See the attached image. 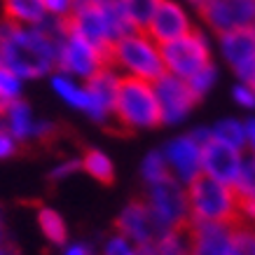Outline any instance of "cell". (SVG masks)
<instances>
[{
	"mask_svg": "<svg viewBox=\"0 0 255 255\" xmlns=\"http://www.w3.org/2000/svg\"><path fill=\"white\" fill-rule=\"evenodd\" d=\"M59 40L40 26L0 21V66L19 78H40L56 66Z\"/></svg>",
	"mask_w": 255,
	"mask_h": 255,
	"instance_id": "obj_1",
	"label": "cell"
},
{
	"mask_svg": "<svg viewBox=\"0 0 255 255\" xmlns=\"http://www.w3.org/2000/svg\"><path fill=\"white\" fill-rule=\"evenodd\" d=\"M106 61L117 73H124V78H136L152 85L166 73L159 45L140 31L127 33L124 38L113 42Z\"/></svg>",
	"mask_w": 255,
	"mask_h": 255,
	"instance_id": "obj_2",
	"label": "cell"
},
{
	"mask_svg": "<svg viewBox=\"0 0 255 255\" xmlns=\"http://www.w3.org/2000/svg\"><path fill=\"white\" fill-rule=\"evenodd\" d=\"M113 117L124 131H140L162 124L155 85L136 78H122L117 87Z\"/></svg>",
	"mask_w": 255,
	"mask_h": 255,
	"instance_id": "obj_3",
	"label": "cell"
},
{
	"mask_svg": "<svg viewBox=\"0 0 255 255\" xmlns=\"http://www.w3.org/2000/svg\"><path fill=\"white\" fill-rule=\"evenodd\" d=\"M190 223H223L234 225L239 218V197L232 185L218 183L209 176H199L187 185Z\"/></svg>",
	"mask_w": 255,
	"mask_h": 255,
	"instance_id": "obj_4",
	"label": "cell"
},
{
	"mask_svg": "<svg viewBox=\"0 0 255 255\" xmlns=\"http://www.w3.org/2000/svg\"><path fill=\"white\" fill-rule=\"evenodd\" d=\"M145 206L152 213L157 227L162 232L169 230H185L190 223V204H187V187L169 178L164 183L147 187Z\"/></svg>",
	"mask_w": 255,
	"mask_h": 255,
	"instance_id": "obj_5",
	"label": "cell"
},
{
	"mask_svg": "<svg viewBox=\"0 0 255 255\" xmlns=\"http://www.w3.org/2000/svg\"><path fill=\"white\" fill-rule=\"evenodd\" d=\"M159 52L166 73L180 80H190L211 63L209 42L199 31H190L171 42H164L159 45Z\"/></svg>",
	"mask_w": 255,
	"mask_h": 255,
	"instance_id": "obj_6",
	"label": "cell"
},
{
	"mask_svg": "<svg viewBox=\"0 0 255 255\" xmlns=\"http://www.w3.org/2000/svg\"><path fill=\"white\" fill-rule=\"evenodd\" d=\"M56 66L61 68L63 75H78V78L89 80L96 70L108 66V61H106V54L96 49L92 42H87L75 33H66L63 42L59 45Z\"/></svg>",
	"mask_w": 255,
	"mask_h": 255,
	"instance_id": "obj_7",
	"label": "cell"
},
{
	"mask_svg": "<svg viewBox=\"0 0 255 255\" xmlns=\"http://www.w3.org/2000/svg\"><path fill=\"white\" fill-rule=\"evenodd\" d=\"M155 94L164 124L183 122L190 115V110L194 108V103L199 101V96L190 89L187 80H180L176 75H169V73H164L155 82Z\"/></svg>",
	"mask_w": 255,
	"mask_h": 255,
	"instance_id": "obj_8",
	"label": "cell"
},
{
	"mask_svg": "<svg viewBox=\"0 0 255 255\" xmlns=\"http://www.w3.org/2000/svg\"><path fill=\"white\" fill-rule=\"evenodd\" d=\"M201 145L204 143L194 138V133H187L169 140L162 150L171 178L178 180L180 185L187 187L201 176Z\"/></svg>",
	"mask_w": 255,
	"mask_h": 255,
	"instance_id": "obj_9",
	"label": "cell"
},
{
	"mask_svg": "<svg viewBox=\"0 0 255 255\" xmlns=\"http://www.w3.org/2000/svg\"><path fill=\"white\" fill-rule=\"evenodd\" d=\"M241 159H244L241 150L209 138L201 145V176H209L225 185H234L237 173L241 169Z\"/></svg>",
	"mask_w": 255,
	"mask_h": 255,
	"instance_id": "obj_10",
	"label": "cell"
},
{
	"mask_svg": "<svg viewBox=\"0 0 255 255\" xmlns=\"http://www.w3.org/2000/svg\"><path fill=\"white\" fill-rule=\"evenodd\" d=\"M220 47L227 63L244 80V85H253L255 80V33L253 31H230L220 35Z\"/></svg>",
	"mask_w": 255,
	"mask_h": 255,
	"instance_id": "obj_11",
	"label": "cell"
},
{
	"mask_svg": "<svg viewBox=\"0 0 255 255\" xmlns=\"http://www.w3.org/2000/svg\"><path fill=\"white\" fill-rule=\"evenodd\" d=\"M117 232L124 234L127 239H131L133 244H138L140 248H147L155 244L162 230L157 227L145 201H131V204L124 206L120 218H117Z\"/></svg>",
	"mask_w": 255,
	"mask_h": 255,
	"instance_id": "obj_12",
	"label": "cell"
},
{
	"mask_svg": "<svg viewBox=\"0 0 255 255\" xmlns=\"http://www.w3.org/2000/svg\"><path fill=\"white\" fill-rule=\"evenodd\" d=\"M234 225L197 223L190 230V255H232Z\"/></svg>",
	"mask_w": 255,
	"mask_h": 255,
	"instance_id": "obj_13",
	"label": "cell"
},
{
	"mask_svg": "<svg viewBox=\"0 0 255 255\" xmlns=\"http://www.w3.org/2000/svg\"><path fill=\"white\" fill-rule=\"evenodd\" d=\"M192 31L190 26V19H187L185 9L180 7L173 0H162V5L157 7L152 21L147 23L145 33L155 40L157 45H164V42H171V40L180 38L185 33Z\"/></svg>",
	"mask_w": 255,
	"mask_h": 255,
	"instance_id": "obj_14",
	"label": "cell"
},
{
	"mask_svg": "<svg viewBox=\"0 0 255 255\" xmlns=\"http://www.w3.org/2000/svg\"><path fill=\"white\" fill-rule=\"evenodd\" d=\"M0 117H2V127L14 136L16 143H28V140H38V127L40 122L33 117L28 103L23 101H12L7 106L0 108Z\"/></svg>",
	"mask_w": 255,
	"mask_h": 255,
	"instance_id": "obj_15",
	"label": "cell"
},
{
	"mask_svg": "<svg viewBox=\"0 0 255 255\" xmlns=\"http://www.w3.org/2000/svg\"><path fill=\"white\" fill-rule=\"evenodd\" d=\"M5 21L16 26H40L47 19L45 0H5Z\"/></svg>",
	"mask_w": 255,
	"mask_h": 255,
	"instance_id": "obj_16",
	"label": "cell"
},
{
	"mask_svg": "<svg viewBox=\"0 0 255 255\" xmlns=\"http://www.w3.org/2000/svg\"><path fill=\"white\" fill-rule=\"evenodd\" d=\"M52 87H54V92L59 94L68 106H73V108H78V110H82V113H87L89 117H94V101H92V96H89V92H87V87L75 85V82L70 78H66V75H54Z\"/></svg>",
	"mask_w": 255,
	"mask_h": 255,
	"instance_id": "obj_17",
	"label": "cell"
},
{
	"mask_svg": "<svg viewBox=\"0 0 255 255\" xmlns=\"http://www.w3.org/2000/svg\"><path fill=\"white\" fill-rule=\"evenodd\" d=\"M38 227L42 237H45L52 246H66L68 244V225L63 220V216L59 211L42 206L38 211Z\"/></svg>",
	"mask_w": 255,
	"mask_h": 255,
	"instance_id": "obj_18",
	"label": "cell"
},
{
	"mask_svg": "<svg viewBox=\"0 0 255 255\" xmlns=\"http://www.w3.org/2000/svg\"><path fill=\"white\" fill-rule=\"evenodd\" d=\"M80 166L87 176H92L99 183H113V178H115V164L101 150H87L80 159Z\"/></svg>",
	"mask_w": 255,
	"mask_h": 255,
	"instance_id": "obj_19",
	"label": "cell"
},
{
	"mask_svg": "<svg viewBox=\"0 0 255 255\" xmlns=\"http://www.w3.org/2000/svg\"><path fill=\"white\" fill-rule=\"evenodd\" d=\"M155 255H190V234L185 230H169L147 246Z\"/></svg>",
	"mask_w": 255,
	"mask_h": 255,
	"instance_id": "obj_20",
	"label": "cell"
},
{
	"mask_svg": "<svg viewBox=\"0 0 255 255\" xmlns=\"http://www.w3.org/2000/svg\"><path fill=\"white\" fill-rule=\"evenodd\" d=\"M211 138L220 140L225 145L234 147V150H246V127L239 120H223L211 129Z\"/></svg>",
	"mask_w": 255,
	"mask_h": 255,
	"instance_id": "obj_21",
	"label": "cell"
},
{
	"mask_svg": "<svg viewBox=\"0 0 255 255\" xmlns=\"http://www.w3.org/2000/svg\"><path fill=\"white\" fill-rule=\"evenodd\" d=\"M122 5L133 23V31L145 33L147 23L152 21V16H155L157 7L162 5V0H122Z\"/></svg>",
	"mask_w": 255,
	"mask_h": 255,
	"instance_id": "obj_22",
	"label": "cell"
},
{
	"mask_svg": "<svg viewBox=\"0 0 255 255\" xmlns=\"http://www.w3.org/2000/svg\"><path fill=\"white\" fill-rule=\"evenodd\" d=\"M232 187L239 199H255V155H251V152L244 155L241 169Z\"/></svg>",
	"mask_w": 255,
	"mask_h": 255,
	"instance_id": "obj_23",
	"label": "cell"
},
{
	"mask_svg": "<svg viewBox=\"0 0 255 255\" xmlns=\"http://www.w3.org/2000/svg\"><path fill=\"white\" fill-rule=\"evenodd\" d=\"M140 176H143V180H145L147 187L169 180L171 173H169V166H166V159H164L162 150L150 152V155L143 159V164H140Z\"/></svg>",
	"mask_w": 255,
	"mask_h": 255,
	"instance_id": "obj_24",
	"label": "cell"
},
{
	"mask_svg": "<svg viewBox=\"0 0 255 255\" xmlns=\"http://www.w3.org/2000/svg\"><path fill=\"white\" fill-rule=\"evenodd\" d=\"M232 255H255V225H234Z\"/></svg>",
	"mask_w": 255,
	"mask_h": 255,
	"instance_id": "obj_25",
	"label": "cell"
},
{
	"mask_svg": "<svg viewBox=\"0 0 255 255\" xmlns=\"http://www.w3.org/2000/svg\"><path fill=\"white\" fill-rule=\"evenodd\" d=\"M99 255H143V248L138 244H133L131 239H127L124 234H110L108 239L103 241Z\"/></svg>",
	"mask_w": 255,
	"mask_h": 255,
	"instance_id": "obj_26",
	"label": "cell"
},
{
	"mask_svg": "<svg viewBox=\"0 0 255 255\" xmlns=\"http://www.w3.org/2000/svg\"><path fill=\"white\" fill-rule=\"evenodd\" d=\"M19 94H21V78L0 66V106H7V103L16 101Z\"/></svg>",
	"mask_w": 255,
	"mask_h": 255,
	"instance_id": "obj_27",
	"label": "cell"
},
{
	"mask_svg": "<svg viewBox=\"0 0 255 255\" xmlns=\"http://www.w3.org/2000/svg\"><path fill=\"white\" fill-rule=\"evenodd\" d=\"M213 82H216V66L213 63H209L206 68H201L197 75H192V78L187 80V85H190V89H192L197 96H204V94L209 92L211 87H213Z\"/></svg>",
	"mask_w": 255,
	"mask_h": 255,
	"instance_id": "obj_28",
	"label": "cell"
},
{
	"mask_svg": "<svg viewBox=\"0 0 255 255\" xmlns=\"http://www.w3.org/2000/svg\"><path fill=\"white\" fill-rule=\"evenodd\" d=\"M78 169H82V166H80V159H63V162H59L54 169H52L49 178H52V180H66V178H70Z\"/></svg>",
	"mask_w": 255,
	"mask_h": 255,
	"instance_id": "obj_29",
	"label": "cell"
},
{
	"mask_svg": "<svg viewBox=\"0 0 255 255\" xmlns=\"http://www.w3.org/2000/svg\"><path fill=\"white\" fill-rule=\"evenodd\" d=\"M16 143L14 140V136L0 124V159H7V157H12L16 152Z\"/></svg>",
	"mask_w": 255,
	"mask_h": 255,
	"instance_id": "obj_30",
	"label": "cell"
},
{
	"mask_svg": "<svg viewBox=\"0 0 255 255\" xmlns=\"http://www.w3.org/2000/svg\"><path fill=\"white\" fill-rule=\"evenodd\" d=\"M45 5H47V12H49V14L59 16V19H66V16L73 12L75 0H45Z\"/></svg>",
	"mask_w": 255,
	"mask_h": 255,
	"instance_id": "obj_31",
	"label": "cell"
},
{
	"mask_svg": "<svg viewBox=\"0 0 255 255\" xmlns=\"http://www.w3.org/2000/svg\"><path fill=\"white\" fill-rule=\"evenodd\" d=\"M234 99L244 108H255V89L251 85H239L234 87Z\"/></svg>",
	"mask_w": 255,
	"mask_h": 255,
	"instance_id": "obj_32",
	"label": "cell"
},
{
	"mask_svg": "<svg viewBox=\"0 0 255 255\" xmlns=\"http://www.w3.org/2000/svg\"><path fill=\"white\" fill-rule=\"evenodd\" d=\"M239 218L244 225H255V199H239Z\"/></svg>",
	"mask_w": 255,
	"mask_h": 255,
	"instance_id": "obj_33",
	"label": "cell"
},
{
	"mask_svg": "<svg viewBox=\"0 0 255 255\" xmlns=\"http://www.w3.org/2000/svg\"><path fill=\"white\" fill-rule=\"evenodd\" d=\"M61 255H96L92 246H87L82 241H73V244H66L61 251Z\"/></svg>",
	"mask_w": 255,
	"mask_h": 255,
	"instance_id": "obj_34",
	"label": "cell"
},
{
	"mask_svg": "<svg viewBox=\"0 0 255 255\" xmlns=\"http://www.w3.org/2000/svg\"><path fill=\"white\" fill-rule=\"evenodd\" d=\"M244 127H246V150L251 155H255V117L244 122Z\"/></svg>",
	"mask_w": 255,
	"mask_h": 255,
	"instance_id": "obj_35",
	"label": "cell"
},
{
	"mask_svg": "<svg viewBox=\"0 0 255 255\" xmlns=\"http://www.w3.org/2000/svg\"><path fill=\"white\" fill-rule=\"evenodd\" d=\"M0 255H14V251H12V248H7L5 244H2V246H0Z\"/></svg>",
	"mask_w": 255,
	"mask_h": 255,
	"instance_id": "obj_36",
	"label": "cell"
},
{
	"mask_svg": "<svg viewBox=\"0 0 255 255\" xmlns=\"http://www.w3.org/2000/svg\"><path fill=\"white\" fill-rule=\"evenodd\" d=\"M5 244V230H2V216H0V246Z\"/></svg>",
	"mask_w": 255,
	"mask_h": 255,
	"instance_id": "obj_37",
	"label": "cell"
},
{
	"mask_svg": "<svg viewBox=\"0 0 255 255\" xmlns=\"http://www.w3.org/2000/svg\"><path fill=\"white\" fill-rule=\"evenodd\" d=\"M143 255H155V253H152L150 248H143Z\"/></svg>",
	"mask_w": 255,
	"mask_h": 255,
	"instance_id": "obj_38",
	"label": "cell"
},
{
	"mask_svg": "<svg viewBox=\"0 0 255 255\" xmlns=\"http://www.w3.org/2000/svg\"><path fill=\"white\" fill-rule=\"evenodd\" d=\"M0 108H2V106H0Z\"/></svg>",
	"mask_w": 255,
	"mask_h": 255,
	"instance_id": "obj_39",
	"label": "cell"
}]
</instances>
